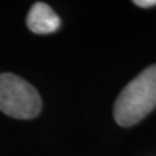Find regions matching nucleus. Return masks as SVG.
<instances>
[{"label":"nucleus","instance_id":"nucleus-1","mask_svg":"<svg viewBox=\"0 0 156 156\" xmlns=\"http://www.w3.org/2000/svg\"><path fill=\"white\" fill-rule=\"evenodd\" d=\"M156 108V64L147 66L125 86L113 107L116 122L129 128Z\"/></svg>","mask_w":156,"mask_h":156},{"label":"nucleus","instance_id":"nucleus-2","mask_svg":"<svg viewBox=\"0 0 156 156\" xmlns=\"http://www.w3.org/2000/svg\"><path fill=\"white\" fill-rule=\"evenodd\" d=\"M42 109L39 92L27 81L12 73L0 74V111L20 120L34 119Z\"/></svg>","mask_w":156,"mask_h":156},{"label":"nucleus","instance_id":"nucleus-3","mask_svg":"<svg viewBox=\"0 0 156 156\" xmlns=\"http://www.w3.org/2000/svg\"><path fill=\"white\" fill-rule=\"evenodd\" d=\"M27 27L35 34H51L60 27V18L46 3L38 2L31 7L26 18Z\"/></svg>","mask_w":156,"mask_h":156},{"label":"nucleus","instance_id":"nucleus-4","mask_svg":"<svg viewBox=\"0 0 156 156\" xmlns=\"http://www.w3.org/2000/svg\"><path fill=\"white\" fill-rule=\"evenodd\" d=\"M133 3L140 8H151L156 5V0H135Z\"/></svg>","mask_w":156,"mask_h":156}]
</instances>
